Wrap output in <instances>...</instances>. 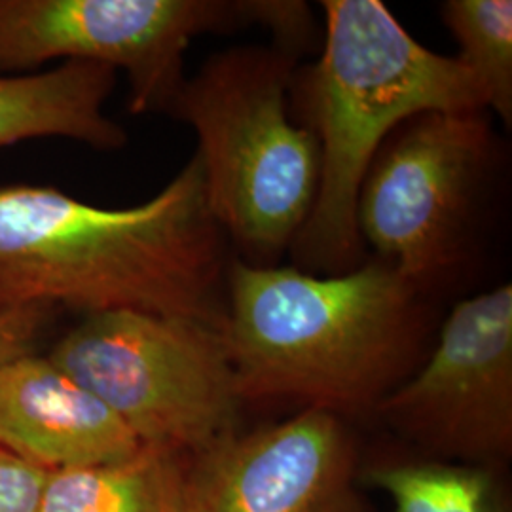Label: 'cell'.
I'll return each mask as SVG.
<instances>
[{"label": "cell", "instance_id": "1", "mask_svg": "<svg viewBox=\"0 0 512 512\" xmlns=\"http://www.w3.org/2000/svg\"><path fill=\"white\" fill-rule=\"evenodd\" d=\"M228 262L194 156L133 207L0 186V311L133 310L222 325Z\"/></svg>", "mask_w": 512, "mask_h": 512}, {"label": "cell", "instance_id": "2", "mask_svg": "<svg viewBox=\"0 0 512 512\" xmlns=\"http://www.w3.org/2000/svg\"><path fill=\"white\" fill-rule=\"evenodd\" d=\"M418 294L380 258L334 275L230 260L220 329L243 403L374 416L414 372Z\"/></svg>", "mask_w": 512, "mask_h": 512}, {"label": "cell", "instance_id": "3", "mask_svg": "<svg viewBox=\"0 0 512 512\" xmlns=\"http://www.w3.org/2000/svg\"><path fill=\"white\" fill-rule=\"evenodd\" d=\"M323 12V52L300 78L319 183L291 251L296 268L334 275L361 256L357 200L385 141L423 112L486 109L458 59L421 46L384 2L325 0Z\"/></svg>", "mask_w": 512, "mask_h": 512}, {"label": "cell", "instance_id": "4", "mask_svg": "<svg viewBox=\"0 0 512 512\" xmlns=\"http://www.w3.org/2000/svg\"><path fill=\"white\" fill-rule=\"evenodd\" d=\"M293 84L291 52L232 48L186 78L169 109L198 137L213 219L256 266L291 249L317 194L319 147L289 114Z\"/></svg>", "mask_w": 512, "mask_h": 512}, {"label": "cell", "instance_id": "5", "mask_svg": "<svg viewBox=\"0 0 512 512\" xmlns=\"http://www.w3.org/2000/svg\"><path fill=\"white\" fill-rule=\"evenodd\" d=\"M222 325L118 310L86 315L46 355L143 446L194 456L239 431L243 399Z\"/></svg>", "mask_w": 512, "mask_h": 512}, {"label": "cell", "instance_id": "6", "mask_svg": "<svg viewBox=\"0 0 512 512\" xmlns=\"http://www.w3.org/2000/svg\"><path fill=\"white\" fill-rule=\"evenodd\" d=\"M300 2L0 0V74L38 73L61 59L128 74L133 114L169 112L192 40L249 23L293 35Z\"/></svg>", "mask_w": 512, "mask_h": 512}, {"label": "cell", "instance_id": "7", "mask_svg": "<svg viewBox=\"0 0 512 512\" xmlns=\"http://www.w3.org/2000/svg\"><path fill=\"white\" fill-rule=\"evenodd\" d=\"M486 114L435 110L404 122L361 184V241L420 291L458 258L492 150Z\"/></svg>", "mask_w": 512, "mask_h": 512}, {"label": "cell", "instance_id": "8", "mask_svg": "<svg viewBox=\"0 0 512 512\" xmlns=\"http://www.w3.org/2000/svg\"><path fill=\"white\" fill-rule=\"evenodd\" d=\"M376 418L421 458L501 471L512 456V285L461 300Z\"/></svg>", "mask_w": 512, "mask_h": 512}, {"label": "cell", "instance_id": "9", "mask_svg": "<svg viewBox=\"0 0 512 512\" xmlns=\"http://www.w3.org/2000/svg\"><path fill=\"white\" fill-rule=\"evenodd\" d=\"M349 421L304 408L186 459V512H374Z\"/></svg>", "mask_w": 512, "mask_h": 512}, {"label": "cell", "instance_id": "10", "mask_svg": "<svg viewBox=\"0 0 512 512\" xmlns=\"http://www.w3.org/2000/svg\"><path fill=\"white\" fill-rule=\"evenodd\" d=\"M0 446L50 475L122 461L143 444L107 404L33 353L0 370Z\"/></svg>", "mask_w": 512, "mask_h": 512}, {"label": "cell", "instance_id": "11", "mask_svg": "<svg viewBox=\"0 0 512 512\" xmlns=\"http://www.w3.org/2000/svg\"><path fill=\"white\" fill-rule=\"evenodd\" d=\"M116 71L65 61L50 71L0 74V148L59 137L97 150L126 147L128 135L105 112Z\"/></svg>", "mask_w": 512, "mask_h": 512}, {"label": "cell", "instance_id": "12", "mask_svg": "<svg viewBox=\"0 0 512 512\" xmlns=\"http://www.w3.org/2000/svg\"><path fill=\"white\" fill-rule=\"evenodd\" d=\"M186 459L141 446L122 461L50 473L37 512H186Z\"/></svg>", "mask_w": 512, "mask_h": 512}, {"label": "cell", "instance_id": "13", "mask_svg": "<svg viewBox=\"0 0 512 512\" xmlns=\"http://www.w3.org/2000/svg\"><path fill=\"white\" fill-rule=\"evenodd\" d=\"M363 486L393 501L395 512H511L501 471L410 456L361 469Z\"/></svg>", "mask_w": 512, "mask_h": 512}, {"label": "cell", "instance_id": "14", "mask_svg": "<svg viewBox=\"0 0 512 512\" xmlns=\"http://www.w3.org/2000/svg\"><path fill=\"white\" fill-rule=\"evenodd\" d=\"M442 21L458 42L454 55L475 78L486 112L512 120L511 0H448Z\"/></svg>", "mask_w": 512, "mask_h": 512}, {"label": "cell", "instance_id": "15", "mask_svg": "<svg viewBox=\"0 0 512 512\" xmlns=\"http://www.w3.org/2000/svg\"><path fill=\"white\" fill-rule=\"evenodd\" d=\"M55 315L57 311L46 308L0 311V370L37 353V342Z\"/></svg>", "mask_w": 512, "mask_h": 512}, {"label": "cell", "instance_id": "16", "mask_svg": "<svg viewBox=\"0 0 512 512\" xmlns=\"http://www.w3.org/2000/svg\"><path fill=\"white\" fill-rule=\"evenodd\" d=\"M48 473L0 446V512H37Z\"/></svg>", "mask_w": 512, "mask_h": 512}]
</instances>
